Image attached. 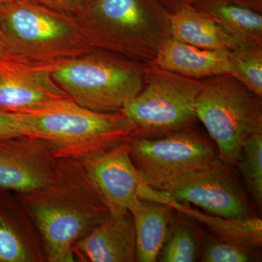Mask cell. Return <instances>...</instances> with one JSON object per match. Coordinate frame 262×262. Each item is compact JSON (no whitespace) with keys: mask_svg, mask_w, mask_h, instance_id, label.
I'll list each match as a JSON object with an SVG mask.
<instances>
[{"mask_svg":"<svg viewBox=\"0 0 262 262\" xmlns=\"http://www.w3.org/2000/svg\"><path fill=\"white\" fill-rule=\"evenodd\" d=\"M17 194L39 229L48 262L75 261L74 245L110 211L83 162L73 158H60L46 185Z\"/></svg>","mask_w":262,"mask_h":262,"instance_id":"cell-1","label":"cell"},{"mask_svg":"<svg viewBox=\"0 0 262 262\" xmlns=\"http://www.w3.org/2000/svg\"><path fill=\"white\" fill-rule=\"evenodd\" d=\"M170 14L159 0H93L77 18L91 48L149 63L171 37Z\"/></svg>","mask_w":262,"mask_h":262,"instance_id":"cell-2","label":"cell"},{"mask_svg":"<svg viewBox=\"0 0 262 262\" xmlns=\"http://www.w3.org/2000/svg\"><path fill=\"white\" fill-rule=\"evenodd\" d=\"M0 26L12 54L29 61H63L93 49L77 16L39 0L0 5Z\"/></svg>","mask_w":262,"mask_h":262,"instance_id":"cell-3","label":"cell"},{"mask_svg":"<svg viewBox=\"0 0 262 262\" xmlns=\"http://www.w3.org/2000/svg\"><path fill=\"white\" fill-rule=\"evenodd\" d=\"M146 63L93 48L60 62L53 77L71 99L97 113L120 111L144 87Z\"/></svg>","mask_w":262,"mask_h":262,"instance_id":"cell-4","label":"cell"},{"mask_svg":"<svg viewBox=\"0 0 262 262\" xmlns=\"http://www.w3.org/2000/svg\"><path fill=\"white\" fill-rule=\"evenodd\" d=\"M20 116L28 135L51 141L59 158L84 161L135 136V129L122 111L97 113L73 101L42 113Z\"/></svg>","mask_w":262,"mask_h":262,"instance_id":"cell-5","label":"cell"},{"mask_svg":"<svg viewBox=\"0 0 262 262\" xmlns=\"http://www.w3.org/2000/svg\"><path fill=\"white\" fill-rule=\"evenodd\" d=\"M261 98L229 74L203 79L196 117L214 141L222 163L235 165L245 141L262 134Z\"/></svg>","mask_w":262,"mask_h":262,"instance_id":"cell-6","label":"cell"},{"mask_svg":"<svg viewBox=\"0 0 262 262\" xmlns=\"http://www.w3.org/2000/svg\"><path fill=\"white\" fill-rule=\"evenodd\" d=\"M203 80L164 70L155 61L146 63L144 87L120 111L134 129L135 136L158 139L194 128L196 100Z\"/></svg>","mask_w":262,"mask_h":262,"instance_id":"cell-7","label":"cell"},{"mask_svg":"<svg viewBox=\"0 0 262 262\" xmlns=\"http://www.w3.org/2000/svg\"><path fill=\"white\" fill-rule=\"evenodd\" d=\"M128 144L138 171L150 187L162 192L220 160L211 141L194 128L158 139L134 136Z\"/></svg>","mask_w":262,"mask_h":262,"instance_id":"cell-8","label":"cell"},{"mask_svg":"<svg viewBox=\"0 0 262 262\" xmlns=\"http://www.w3.org/2000/svg\"><path fill=\"white\" fill-rule=\"evenodd\" d=\"M60 62L39 63L13 54L0 58V110L39 113L72 101L53 77Z\"/></svg>","mask_w":262,"mask_h":262,"instance_id":"cell-9","label":"cell"},{"mask_svg":"<svg viewBox=\"0 0 262 262\" xmlns=\"http://www.w3.org/2000/svg\"><path fill=\"white\" fill-rule=\"evenodd\" d=\"M227 166L217 160L179 179L163 192L174 201L194 205L211 215L228 219L255 215L247 196Z\"/></svg>","mask_w":262,"mask_h":262,"instance_id":"cell-10","label":"cell"},{"mask_svg":"<svg viewBox=\"0 0 262 262\" xmlns=\"http://www.w3.org/2000/svg\"><path fill=\"white\" fill-rule=\"evenodd\" d=\"M56 146L38 136L0 139V190L23 194L46 185L59 159Z\"/></svg>","mask_w":262,"mask_h":262,"instance_id":"cell-11","label":"cell"},{"mask_svg":"<svg viewBox=\"0 0 262 262\" xmlns=\"http://www.w3.org/2000/svg\"><path fill=\"white\" fill-rule=\"evenodd\" d=\"M129 141L82 161L110 211H130L150 187L130 159Z\"/></svg>","mask_w":262,"mask_h":262,"instance_id":"cell-12","label":"cell"},{"mask_svg":"<svg viewBox=\"0 0 262 262\" xmlns=\"http://www.w3.org/2000/svg\"><path fill=\"white\" fill-rule=\"evenodd\" d=\"M42 236L16 193L0 190V262H46Z\"/></svg>","mask_w":262,"mask_h":262,"instance_id":"cell-13","label":"cell"},{"mask_svg":"<svg viewBox=\"0 0 262 262\" xmlns=\"http://www.w3.org/2000/svg\"><path fill=\"white\" fill-rule=\"evenodd\" d=\"M75 261L135 262L136 232L129 210H113L72 248Z\"/></svg>","mask_w":262,"mask_h":262,"instance_id":"cell-14","label":"cell"},{"mask_svg":"<svg viewBox=\"0 0 262 262\" xmlns=\"http://www.w3.org/2000/svg\"><path fill=\"white\" fill-rule=\"evenodd\" d=\"M229 53L206 50L168 38L160 46L155 63L164 70L196 80L230 72Z\"/></svg>","mask_w":262,"mask_h":262,"instance_id":"cell-15","label":"cell"},{"mask_svg":"<svg viewBox=\"0 0 262 262\" xmlns=\"http://www.w3.org/2000/svg\"><path fill=\"white\" fill-rule=\"evenodd\" d=\"M174 209L165 202L140 200L130 208L136 232L138 262H155L170 231Z\"/></svg>","mask_w":262,"mask_h":262,"instance_id":"cell-16","label":"cell"},{"mask_svg":"<svg viewBox=\"0 0 262 262\" xmlns=\"http://www.w3.org/2000/svg\"><path fill=\"white\" fill-rule=\"evenodd\" d=\"M192 6L211 17L238 46L262 48V16L228 0H196Z\"/></svg>","mask_w":262,"mask_h":262,"instance_id":"cell-17","label":"cell"},{"mask_svg":"<svg viewBox=\"0 0 262 262\" xmlns=\"http://www.w3.org/2000/svg\"><path fill=\"white\" fill-rule=\"evenodd\" d=\"M170 24L171 37L194 47L231 51L238 46L211 17L192 5L170 14Z\"/></svg>","mask_w":262,"mask_h":262,"instance_id":"cell-18","label":"cell"},{"mask_svg":"<svg viewBox=\"0 0 262 262\" xmlns=\"http://www.w3.org/2000/svg\"><path fill=\"white\" fill-rule=\"evenodd\" d=\"M174 211L192 218L209 229L213 236L223 241L256 249L262 244V220L256 215L244 219H228L203 213L193 208L187 203L174 201L170 196L165 198Z\"/></svg>","mask_w":262,"mask_h":262,"instance_id":"cell-19","label":"cell"},{"mask_svg":"<svg viewBox=\"0 0 262 262\" xmlns=\"http://www.w3.org/2000/svg\"><path fill=\"white\" fill-rule=\"evenodd\" d=\"M232 75L262 97V48L237 46L229 53Z\"/></svg>","mask_w":262,"mask_h":262,"instance_id":"cell-20","label":"cell"},{"mask_svg":"<svg viewBox=\"0 0 262 262\" xmlns=\"http://www.w3.org/2000/svg\"><path fill=\"white\" fill-rule=\"evenodd\" d=\"M237 165L250 194L261 211L262 134H255L245 141Z\"/></svg>","mask_w":262,"mask_h":262,"instance_id":"cell-21","label":"cell"},{"mask_svg":"<svg viewBox=\"0 0 262 262\" xmlns=\"http://www.w3.org/2000/svg\"><path fill=\"white\" fill-rule=\"evenodd\" d=\"M199 256V242L195 234L187 226L178 225L173 231H169L158 261L193 262L198 261Z\"/></svg>","mask_w":262,"mask_h":262,"instance_id":"cell-22","label":"cell"},{"mask_svg":"<svg viewBox=\"0 0 262 262\" xmlns=\"http://www.w3.org/2000/svg\"><path fill=\"white\" fill-rule=\"evenodd\" d=\"M203 261L251 262L258 261L256 249L223 241L216 237H206L203 242Z\"/></svg>","mask_w":262,"mask_h":262,"instance_id":"cell-23","label":"cell"},{"mask_svg":"<svg viewBox=\"0 0 262 262\" xmlns=\"http://www.w3.org/2000/svg\"><path fill=\"white\" fill-rule=\"evenodd\" d=\"M28 135L24 126L20 114L0 110V139Z\"/></svg>","mask_w":262,"mask_h":262,"instance_id":"cell-24","label":"cell"},{"mask_svg":"<svg viewBox=\"0 0 262 262\" xmlns=\"http://www.w3.org/2000/svg\"><path fill=\"white\" fill-rule=\"evenodd\" d=\"M50 6L79 17L85 11V0H39Z\"/></svg>","mask_w":262,"mask_h":262,"instance_id":"cell-25","label":"cell"},{"mask_svg":"<svg viewBox=\"0 0 262 262\" xmlns=\"http://www.w3.org/2000/svg\"><path fill=\"white\" fill-rule=\"evenodd\" d=\"M169 13H175L184 7L191 5L196 0H159Z\"/></svg>","mask_w":262,"mask_h":262,"instance_id":"cell-26","label":"cell"},{"mask_svg":"<svg viewBox=\"0 0 262 262\" xmlns=\"http://www.w3.org/2000/svg\"><path fill=\"white\" fill-rule=\"evenodd\" d=\"M237 4L244 5L248 8H252L258 13H261L262 0H228Z\"/></svg>","mask_w":262,"mask_h":262,"instance_id":"cell-27","label":"cell"},{"mask_svg":"<svg viewBox=\"0 0 262 262\" xmlns=\"http://www.w3.org/2000/svg\"><path fill=\"white\" fill-rule=\"evenodd\" d=\"M12 55L8 41L1 26H0V58Z\"/></svg>","mask_w":262,"mask_h":262,"instance_id":"cell-28","label":"cell"},{"mask_svg":"<svg viewBox=\"0 0 262 262\" xmlns=\"http://www.w3.org/2000/svg\"><path fill=\"white\" fill-rule=\"evenodd\" d=\"M13 1V0H0V5L5 4V3H10V2Z\"/></svg>","mask_w":262,"mask_h":262,"instance_id":"cell-29","label":"cell"},{"mask_svg":"<svg viewBox=\"0 0 262 262\" xmlns=\"http://www.w3.org/2000/svg\"><path fill=\"white\" fill-rule=\"evenodd\" d=\"M92 1H93V0H85L86 3H87L88 6H89V5L90 4V3H91V2H92Z\"/></svg>","mask_w":262,"mask_h":262,"instance_id":"cell-30","label":"cell"}]
</instances>
